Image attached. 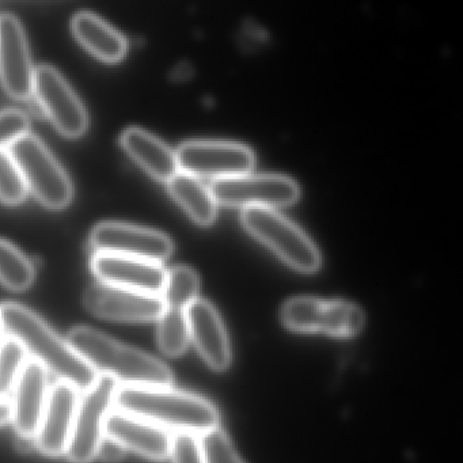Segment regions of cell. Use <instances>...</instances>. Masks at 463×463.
I'll use <instances>...</instances> for the list:
<instances>
[{
  "label": "cell",
  "mask_w": 463,
  "mask_h": 463,
  "mask_svg": "<svg viewBox=\"0 0 463 463\" xmlns=\"http://www.w3.org/2000/svg\"><path fill=\"white\" fill-rule=\"evenodd\" d=\"M0 327L5 335L14 338L24 346L32 359L78 390L89 389L99 378V373L78 354L69 341L25 306L0 305Z\"/></svg>",
  "instance_id": "1"
},
{
  "label": "cell",
  "mask_w": 463,
  "mask_h": 463,
  "mask_svg": "<svg viewBox=\"0 0 463 463\" xmlns=\"http://www.w3.org/2000/svg\"><path fill=\"white\" fill-rule=\"evenodd\" d=\"M113 408L175 433L203 436L219 427L213 403L170 387L118 386Z\"/></svg>",
  "instance_id": "2"
},
{
  "label": "cell",
  "mask_w": 463,
  "mask_h": 463,
  "mask_svg": "<svg viewBox=\"0 0 463 463\" xmlns=\"http://www.w3.org/2000/svg\"><path fill=\"white\" fill-rule=\"evenodd\" d=\"M67 341L99 375L115 379L118 386L170 387L173 384L172 371L161 360L118 343L93 327H74Z\"/></svg>",
  "instance_id": "3"
},
{
  "label": "cell",
  "mask_w": 463,
  "mask_h": 463,
  "mask_svg": "<svg viewBox=\"0 0 463 463\" xmlns=\"http://www.w3.org/2000/svg\"><path fill=\"white\" fill-rule=\"evenodd\" d=\"M29 191L45 207L61 210L71 203L74 189L63 167L42 140L28 134L9 147Z\"/></svg>",
  "instance_id": "4"
},
{
  "label": "cell",
  "mask_w": 463,
  "mask_h": 463,
  "mask_svg": "<svg viewBox=\"0 0 463 463\" xmlns=\"http://www.w3.org/2000/svg\"><path fill=\"white\" fill-rule=\"evenodd\" d=\"M242 223L254 238L269 246L294 269L313 273L321 265V256L313 241L278 211L245 208Z\"/></svg>",
  "instance_id": "5"
},
{
  "label": "cell",
  "mask_w": 463,
  "mask_h": 463,
  "mask_svg": "<svg viewBox=\"0 0 463 463\" xmlns=\"http://www.w3.org/2000/svg\"><path fill=\"white\" fill-rule=\"evenodd\" d=\"M118 387L115 379L99 375L89 389L83 390L78 401L74 427L66 451L71 463H91L96 459Z\"/></svg>",
  "instance_id": "6"
},
{
  "label": "cell",
  "mask_w": 463,
  "mask_h": 463,
  "mask_svg": "<svg viewBox=\"0 0 463 463\" xmlns=\"http://www.w3.org/2000/svg\"><path fill=\"white\" fill-rule=\"evenodd\" d=\"M211 194L219 204L227 207H288L299 199V188L294 181L281 175H240L215 180Z\"/></svg>",
  "instance_id": "7"
},
{
  "label": "cell",
  "mask_w": 463,
  "mask_h": 463,
  "mask_svg": "<svg viewBox=\"0 0 463 463\" xmlns=\"http://www.w3.org/2000/svg\"><path fill=\"white\" fill-rule=\"evenodd\" d=\"M33 96L64 137H80L85 134L88 112L58 70L45 64L34 70Z\"/></svg>",
  "instance_id": "8"
},
{
  "label": "cell",
  "mask_w": 463,
  "mask_h": 463,
  "mask_svg": "<svg viewBox=\"0 0 463 463\" xmlns=\"http://www.w3.org/2000/svg\"><path fill=\"white\" fill-rule=\"evenodd\" d=\"M175 156L178 169L197 178L240 177L254 166L253 153L235 143L189 142L178 148Z\"/></svg>",
  "instance_id": "9"
},
{
  "label": "cell",
  "mask_w": 463,
  "mask_h": 463,
  "mask_svg": "<svg viewBox=\"0 0 463 463\" xmlns=\"http://www.w3.org/2000/svg\"><path fill=\"white\" fill-rule=\"evenodd\" d=\"M90 243L96 253L120 254L158 264L173 253V242L167 235L121 222L97 224Z\"/></svg>",
  "instance_id": "10"
},
{
  "label": "cell",
  "mask_w": 463,
  "mask_h": 463,
  "mask_svg": "<svg viewBox=\"0 0 463 463\" xmlns=\"http://www.w3.org/2000/svg\"><path fill=\"white\" fill-rule=\"evenodd\" d=\"M83 305L93 316L118 322L158 321L165 310L164 300L159 295L104 283L94 284L86 289Z\"/></svg>",
  "instance_id": "11"
},
{
  "label": "cell",
  "mask_w": 463,
  "mask_h": 463,
  "mask_svg": "<svg viewBox=\"0 0 463 463\" xmlns=\"http://www.w3.org/2000/svg\"><path fill=\"white\" fill-rule=\"evenodd\" d=\"M34 67L25 32L17 17L0 15V80L17 99L33 97Z\"/></svg>",
  "instance_id": "12"
},
{
  "label": "cell",
  "mask_w": 463,
  "mask_h": 463,
  "mask_svg": "<svg viewBox=\"0 0 463 463\" xmlns=\"http://www.w3.org/2000/svg\"><path fill=\"white\" fill-rule=\"evenodd\" d=\"M80 392L75 386L59 381L52 384L48 392L47 405L43 413L34 444L48 457H61L66 454L75 413H77Z\"/></svg>",
  "instance_id": "13"
},
{
  "label": "cell",
  "mask_w": 463,
  "mask_h": 463,
  "mask_svg": "<svg viewBox=\"0 0 463 463\" xmlns=\"http://www.w3.org/2000/svg\"><path fill=\"white\" fill-rule=\"evenodd\" d=\"M91 269L99 280L108 286L159 297L164 291L167 273L158 262L110 253L94 254Z\"/></svg>",
  "instance_id": "14"
},
{
  "label": "cell",
  "mask_w": 463,
  "mask_h": 463,
  "mask_svg": "<svg viewBox=\"0 0 463 463\" xmlns=\"http://www.w3.org/2000/svg\"><path fill=\"white\" fill-rule=\"evenodd\" d=\"M104 436L118 443L124 451L128 449L147 459H166L172 451L173 436L169 430L120 411L108 414Z\"/></svg>",
  "instance_id": "15"
},
{
  "label": "cell",
  "mask_w": 463,
  "mask_h": 463,
  "mask_svg": "<svg viewBox=\"0 0 463 463\" xmlns=\"http://www.w3.org/2000/svg\"><path fill=\"white\" fill-rule=\"evenodd\" d=\"M48 392V371L36 360H26L10 402L12 422L21 439H36L47 405Z\"/></svg>",
  "instance_id": "16"
},
{
  "label": "cell",
  "mask_w": 463,
  "mask_h": 463,
  "mask_svg": "<svg viewBox=\"0 0 463 463\" xmlns=\"http://www.w3.org/2000/svg\"><path fill=\"white\" fill-rule=\"evenodd\" d=\"M189 333L199 354L211 368L224 371L232 363V349L223 322L211 303L197 299L186 308Z\"/></svg>",
  "instance_id": "17"
},
{
  "label": "cell",
  "mask_w": 463,
  "mask_h": 463,
  "mask_svg": "<svg viewBox=\"0 0 463 463\" xmlns=\"http://www.w3.org/2000/svg\"><path fill=\"white\" fill-rule=\"evenodd\" d=\"M121 146L148 175L159 181H170L178 173L177 156L158 137L142 128L126 129Z\"/></svg>",
  "instance_id": "18"
},
{
  "label": "cell",
  "mask_w": 463,
  "mask_h": 463,
  "mask_svg": "<svg viewBox=\"0 0 463 463\" xmlns=\"http://www.w3.org/2000/svg\"><path fill=\"white\" fill-rule=\"evenodd\" d=\"M71 29L80 44L101 61L116 63L126 56L127 40L99 15L90 12L78 13L72 18Z\"/></svg>",
  "instance_id": "19"
},
{
  "label": "cell",
  "mask_w": 463,
  "mask_h": 463,
  "mask_svg": "<svg viewBox=\"0 0 463 463\" xmlns=\"http://www.w3.org/2000/svg\"><path fill=\"white\" fill-rule=\"evenodd\" d=\"M167 188L173 199L202 226L213 224L216 219V204L210 189L197 177L178 172L167 181Z\"/></svg>",
  "instance_id": "20"
},
{
  "label": "cell",
  "mask_w": 463,
  "mask_h": 463,
  "mask_svg": "<svg viewBox=\"0 0 463 463\" xmlns=\"http://www.w3.org/2000/svg\"><path fill=\"white\" fill-rule=\"evenodd\" d=\"M364 322V313L359 306L344 300H324L319 333L333 337H354L362 332Z\"/></svg>",
  "instance_id": "21"
},
{
  "label": "cell",
  "mask_w": 463,
  "mask_h": 463,
  "mask_svg": "<svg viewBox=\"0 0 463 463\" xmlns=\"http://www.w3.org/2000/svg\"><path fill=\"white\" fill-rule=\"evenodd\" d=\"M34 280V267L28 257L7 241L0 240V283L13 291H25Z\"/></svg>",
  "instance_id": "22"
},
{
  "label": "cell",
  "mask_w": 463,
  "mask_h": 463,
  "mask_svg": "<svg viewBox=\"0 0 463 463\" xmlns=\"http://www.w3.org/2000/svg\"><path fill=\"white\" fill-rule=\"evenodd\" d=\"M191 343L186 311L165 307L158 318V346L166 356L183 354Z\"/></svg>",
  "instance_id": "23"
},
{
  "label": "cell",
  "mask_w": 463,
  "mask_h": 463,
  "mask_svg": "<svg viewBox=\"0 0 463 463\" xmlns=\"http://www.w3.org/2000/svg\"><path fill=\"white\" fill-rule=\"evenodd\" d=\"M199 286V278L194 269L188 267L173 268L166 273L164 291L161 294L165 307L186 311L197 300Z\"/></svg>",
  "instance_id": "24"
},
{
  "label": "cell",
  "mask_w": 463,
  "mask_h": 463,
  "mask_svg": "<svg viewBox=\"0 0 463 463\" xmlns=\"http://www.w3.org/2000/svg\"><path fill=\"white\" fill-rule=\"evenodd\" d=\"M324 300L294 298L284 305L281 319L288 329L298 333H319Z\"/></svg>",
  "instance_id": "25"
},
{
  "label": "cell",
  "mask_w": 463,
  "mask_h": 463,
  "mask_svg": "<svg viewBox=\"0 0 463 463\" xmlns=\"http://www.w3.org/2000/svg\"><path fill=\"white\" fill-rule=\"evenodd\" d=\"M26 360L28 354L17 340L0 338V400H7L14 392Z\"/></svg>",
  "instance_id": "26"
},
{
  "label": "cell",
  "mask_w": 463,
  "mask_h": 463,
  "mask_svg": "<svg viewBox=\"0 0 463 463\" xmlns=\"http://www.w3.org/2000/svg\"><path fill=\"white\" fill-rule=\"evenodd\" d=\"M28 186L9 151L0 150V202L20 204L26 199Z\"/></svg>",
  "instance_id": "27"
},
{
  "label": "cell",
  "mask_w": 463,
  "mask_h": 463,
  "mask_svg": "<svg viewBox=\"0 0 463 463\" xmlns=\"http://www.w3.org/2000/svg\"><path fill=\"white\" fill-rule=\"evenodd\" d=\"M205 463H243L223 430H210L200 439Z\"/></svg>",
  "instance_id": "28"
},
{
  "label": "cell",
  "mask_w": 463,
  "mask_h": 463,
  "mask_svg": "<svg viewBox=\"0 0 463 463\" xmlns=\"http://www.w3.org/2000/svg\"><path fill=\"white\" fill-rule=\"evenodd\" d=\"M31 120L23 110L9 109L0 112V150L29 134Z\"/></svg>",
  "instance_id": "29"
},
{
  "label": "cell",
  "mask_w": 463,
  "mask_h": 463,
  "mask_svg": "<svg viewBox=\"0 0 463 463\" xmlns=\"http://www.w3.org/2000/svg\"><path fill=\"white\" fill-rule=\"evenodd\" d=\"M173 463H205L199 436L178 432L172 439Z\"/></svg>",
  "instance_id": "30"
},
{
  "label": "cell",
  "mask_w": 463,
  "mask_h": 463,
  "mask_svg": "<svg viewBox=\"0 0 463 463\" xmlns=\"http://www.w3.org/2000/svg\"><path fill=\"white\" fill-rule=\"evenodd\" d=\"M123 454L124 449L118 443L104 436L101 444H99L97 457L107 460V462H116V460H120L123 458Z\"/></svg>",
  "instance_id": "31"
},
{
  "label": "cell",
  "mask_w": 463,
  "mask_h": 463,
  "mask_svg": "<svg viewBox=\"0 0 463 463\" xmlns=\"http://www.w3.org/2000/svg\"><path fill=\"white\" fill-rule=\"evenodd\" d=\"M12 422V403L7 400H0V427Z\"/></svg>",
  "instance_id": "32"
},
{
  "label": "cell",
  "mask_w": 463,
  "mask_h": 463,
  "mask_svg": "<svg viewBox=\"0 0 463 463\" xmlns=\"http://www.w3.org/2000/svg\"><path fill=\"white\" fill-rule=\"evenodd\" d=\"M0 333H2V327H0Z\"/></svg>",
  "instance_id": "33"
}]
</instances>
